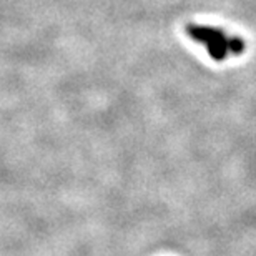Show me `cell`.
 I'll use <instances>...</instances> for the list:
<instances>
[{
	"label": "cell",
	"mask_w": 256,
	"mask_h": 256,
	"mask_svg": "<svg viewBox=\"0 0 256 256\" xmlns=\"http://www.w3.org/2000/svg\"><path fill=\"white\" fill-rule=\"evenodd\" d=\"M206 48H208L210 57H212L213 60H216V62H223V60L228 57V48H226V45H223V44H220V42H212V44H208V45H206Z\"/></svg>",
	"instance_id": "obj_2"
},
{
	"label": "cell",
	"mask_w": 256,
	"mask_h": 256,
	"mask_svg": "<svg viewBox=\"0 0 256 256\" xmlns=\"http://www.w3.org/2000/svg\"><path fill=\"white\" fill-rule=\"evenodd\" d=\"M185 32L190 35L193 40H196L198 44H203V45H208L212 42H220V44L226 45V48H230V42H232V35H226L222 28L188 24L185 25Z\"/></svg>",
	"instance_id": "obj_1"
}]
</instances>
